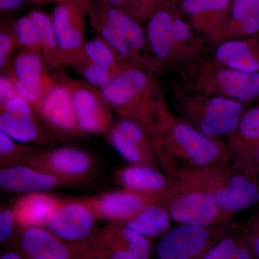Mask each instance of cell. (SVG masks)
I'll list each match as a JSON object with an SVG mask.
<instances>
[{
  "instance_id": "1",
  "label": "cell",
  "mask_w": 259,
  "mask_h": 259,
  "mask_svg": "<svg viewBox=\"0 0 259 259\" xmlns=\"http://www.w3.org/2000/svg\"><path fill=\"white\" fill-rule=\"evenodd\" d=\"M153 148L168 176L177 168L231 163L227 144L199 132L173 113L166 102L158 114Z\"/></svg>"
},
{
  "instance_id": "2",
  "label": "cell",
  "mask_w": 259,
  "mask_h": 259,
  "mask_svg": "<svg viewBox=\"0 0 259 259\" xmlns=\"http://www.w3.org/2000/svg\"><path fill=\"white\" fill-rule=\"evenodd\" d=\"M152 73L128 67L98 90L104 101L121 118L139 124L147 132L153 145L160 109L165 102Z\"/></svg>"
},
{
  "instance_id": "3",
  "label": "cell",
  "mask_w": 259,
  "mask_h": 259,
  "mask_svg": "<svg viewBox=\"0 0 259 259\" xmlns=\"http://www.w3.org/2000/svg\"><path fill=\"white\" fill-rule=\"evenodd\" d=\"M169 177L182 185L208 192L233 217L259 203V180L231 163L177 168Z\"/></svg>"
},
{
  "instance_id": "4",
  "label": "cell",
  "mask_w": 259,
  "mask_h": 259,
  "mask_svg": "<svg viewBox=\"0 0 259 259\" xmlns=\"http://www.w3.org/2000/svg\"><path fill=\"white\" fill-rule=\"evenodd\" d=\"M181 69L186 90L226 97L244 105L259 98V72L221 67L202 59Z\"/></svg>"
},
{
  "instance_id": "5",
  "label": "cell",
  "mask_w": 259,
  "mask_h": 259,
  "mask_svg": "<svg viewBox=\"0 0 259 259\" xmlns=\"http://www.w3.org/2000/svg\"><path fill=\"white\" fill-rule=\"evenodd\" d=\"M177 97L179 117L213 139L229 136L245 111L244 104L226 97L190 90L180 92Z\"/></svg>"
},
{
  "instance_id": "6",
  "label": "cell",
  "mask_w": 259,
  "mask_h": 259,
  "mask_svg": "<svg viewBox=\"0 0 259 259\" xmlns=\"http://www.w3.org/2000/svg\"><path fill=\"white\" fill-rule=\"evenodd\" d=\"M171 181V188L162 204L175 223L213 227L226 226L233 221L234 217L225 212L208 192L187 187L173 178Z\"/></svg>"
},
{
  "instance_id": "7",
  "label": "cell",
  "mask_w": 259,
  "mask_h": 259,
  "mask_svg": "<svg viewBox=\"0 0 259 259\" xmlns=\"http://www.w3.org/2000/svg\"><path fill=\"white\" fill-rule=\"evenodd\" d=\"M24 165L54 175L71 188L90 185L99 170L91 153L74 146L40 150Z\"/></svg>"
},
{
  "instance_id": "8",
  "label": "cell",
  "mask_w": 259,
  "mask_h": 259,
  "mask_svg": "<svg viewBox=\"0 0 259 259\" xmlns=\"http://www.w3.org/2000/svg\"><path fill=\"white\" fill-rule=\"evenodd\" d=\"M88 7V0H61L54 10L51 18L62 64L71 65L82 54Z\"/></svg>"
},
{
  "instance_id": "9",
  "label": "cell",
  "mask_w": 259,
  "mask_h": 259,
  "mask_svg": "<svg viewBox=\"0 0 259 259\" xmlns=\"http://www.w3.org/2000/svg\"><path fill=\"white\" fill-rule=\"evenodd\" d=\"M225 226L202 227L179 225L167 232L156 248L158 259H202L215 244L216 235Z\"/></svg>"
},
{
  "instance_id": "10",
  "label": "cell",
  "mask_w": 259,
  "mask_h": 259,
  "mask_svg": "<svg viewBox=\"0 0 259 259\" xmlns=\"http://www.w3.org/2000/svg\"><path fill=\"white\" fill-rule=\"evenodd\" d=\"M107 134L114 149L131 164L161 168L152 140L139 124L120 118Z\"/></svg>"
},
{
  "instance_id": "11",
  "label": "cell",
  "mask_w": 259,
  "mask_h": 259,
  "mask_svg": "<svg viewBox=\"0 0 259 259\" xmlns=\"http://www.w3.org/2000/svg\"><path fill=\"white\" fill-rule=\"evenodd\" d=\"M69 83L76 121L82 134H107L113 125V116L98 90L81 81Z\"/></svg>"
},
{
  "instance_id": "12",
  "label": "cell",
  "mask_w": 259,
  "mask_h": 259,
  "mask_svg": "<svg viewBox=\"0 0 259 259\" xmlns=\"http://www.w3.org/2000/svg\"><path fill=\"white\" fill-rule=\"evenodd\" d=\"M34 110L52 132L71 137L83 136L76 121L69 81L56 82Z\"/></svg>"
},
{
  "instance_id": "13",
  "label": "cell",
  "mask_w": 259,
  "mask_h": 259,
  "mask_svg": "<svg viewBox=\"0 0 259 259\" xmlns=\"http://www.w3.org/2000/svg\"><path fill=\"white\" fill-rule=\"evenodd\" d=\"M97 221L83 197L62 199L47 227L63 241L76 242L93 233Z\"/></svg>"
},
{
  "instance_id": "14",
  "label": "cell",
  "mask_w": 259,
  "mask_h": 259,
  "mask_svg": "<svg viewBox=\"0 0 259 259\" xmlns=\"http://www.w3.org/2000/svg\"><path fill=\"white\" fill-rule=\"evenodd\" d=\"M98 221L114 224H125L146 206L159 203V201L124 190L105 192L83 197Z\"/></svg>"
},
{
  "instance_id": "15",
  "label": "cell",
  "mask_w": 259,
  "mask_h": 259,
  "mask_svg": "<svg viewBox=\"0 0 259 259\" xmlns=\"http://www.w3.org/2000/svg\"><path fill=\"white\" fill-rule=\"evenodd\" d=\"M178 9L173 3L166 2L148 18L146 30L148 47L162 69L178 66L175 31Z\"/></svg>"
},
{
  "instance_id": "16",
  "label": "cell",
  "mask_w": 259,
  "mask_h": 259,
  "mask_svg": "<svg viewBox=\"0 0 259 259\" xmlns=\"http://www.w3.org/2000/svg\"><path fill=\"white\" fill-rule=\"evenodd\" d=\"M233 0H181L180 8L195 31L217 45Z\"/></svg>"
},
{
  "instance_id": "17",
  "label": "cell",
  "mask_w": 259,
  "mask_h": 259,
  "mask_svg": "<svg viewBox=\"0 0 259 259\" xmlns=\"http://www.w3.org/2000/svg\"><path fill=\"white\" fill-rule=\"evenodd\" d=\"M115 182L124 190L142 194L163 203L170 188L171 178L158 168L133 165L119 168L114 175Z\"/></svg>"
},
{
  "instance_id": "18",
  "label": "cell",
  "mask_w": 259,
  "mask_h": 259,
  "mask_svg": "<svg viewBox=\"0 0 259 259\" xmlns=\"http://www.w3.org/2000/svg\"><path fill=\"white\" fill-rule=\"evenodd\" d=\"M0 186L7 192L25 194L71 188L58 177L24 164L1 168Z\"/></svg>"
},
{
  "instance_id": "19",
  "label": "cell",
  "mask_w": 259,
  "mask_h": 259,
  "mask_svg": "<svg viewBox=\"0 0 259 259\" xmlns=\"http://www.w3.org/2000/svg\"><path fill=\"white\" fill-rule=\"evenodd\" d=\"M213 64L243 72H259V35L218 44Z\"/></svg>"
},
{
  "instance_id": "20",
  "label": "cell",
  "mask_w": 259,
  "mask_h": 259,
  "mask_svg": "<svg viewBox=\"0 0 259 259\" xmlns=\"http://www.w3.org/2000/svg\"><path fill=\"white\" fill-rule=\"evenodd\" d=\"M37 114L14 115L6 112L0 113V131L12 139L22 144L34 146H53L54 136L52 131Z\"/></svg>"
},
{
  "instance_id": "21",
  "label": "cell",
  "mask_w": 259,
  "mask_h": 259,
  "mask_svg": "<svg viewBox=\"0 0 259 259\" xmlns=\"http://www.w3.org/2000/svg\"><path fill=\"white\" fill-rule=\"evenodd\" d=\"M61 199L46 192L24 194L14 202L12 209L19 226L23 228L47 226Z\"/></svg>"
},
{
  "instance_id": "22",
  "label": "cell",
  "mask_w": 259,
  "mask_h": 259,
  "mask_svg": "<svg viewBox=\"0 0 259 259\" xmlns=\"http://www.w3.org/2000/svg\"><path fill=\"white\" fill-rule=\"evenodd\" d=\"M256 35H259V0H233L217 45L226 40Z\"/></svg>"
},
{
  "instance_id": "23",
  "label": "cell",
  "mask_w": 259,
  "mask_h": 259,
  "mask_svg": "<svg viewBox=\"0 0 259 259\" xmlns=\"http://www.w3.org/2000/svg\"><path fill=\"white\" fill-rule=\"evenodd\" d=\"M50 231L42 228H26L21 246L30 259H69V248Z\"/></svg>"
},
{
  "instance_id": "24",
  "label": "cell",
  "mask_w": 259,
  "mask_h": 259,
  "mask_svg": "<svg viewBox=\"0 0 259 259\" xmlns=\"http://www.w3.org/2000/svg\"><path fill=\"white\" fill-rule=\"evenodd\" d=\"M231 161L259 147V105L243 112L227 143Z\"/></svg>"
},
{
  "instance_id": "25",
  "label": "cell",
  "mask_w": 259,
  "mask_h": 259,
  "mask_svg": "<svg viewBox=\"0 0 259 259\" xmlns=\"http://www.w3.org/2000/svg\"><path fill=\"white\" fill-rule=\"evenodd\" d=\"M171 221L165 206L154 203L146 206L125 225L136 233L150 238L167 233Z\"/></svg>"
},
{
  "instance_id": "26",
  "label": "cell",
  "mask_w": 259,
  "mask_h": 259,
  "mask_svg": "<svg viewBox=\"0 0 259 259\" xmlns=\"http://www.w3.org/2000/svg\"><path fill=\"white\" fill-rule=\"evenodd\" d=\"M28 15L36 27L41 54L47 64L54 67L63 64L52 18L40 10H33Z\"/></svg>"
},
{
  "instance_id": "27",
  "label": "cell",
  "mask_w": 259,
  "mask_h": 259,
  "mask_svg": "<svg viewBox=\"0 0 259 259\" xmlns=\"http://www.w3.org/2000/svg\"><path fill=\"white\" fill-rule=\"evenodd\" d=\"M82 54L88 60L120 74L127 66L117 56L112 48L100 37L87 41Z\"/></svg>"
},
{
  "instance_id": "28",
  "label": "cell",
  "mask_w": 259,
  "mask_h": 259,
  "mask_svg": "<svg viewBox=\"0 0 259 259\" xmlns=\"http://www.w3.org/2000/svg\"><path fill=\"white\" fill-rule=\"evenodd\" d=\"M42 149L40 146L18 142L0 131L1 168L23 165Z\"/></svg>"
},
{
  "instance_id": "29",
  "label": "cell",
  "mask_w": 259,
  "mask_h": 259,
  "mask_svg": "<svg viewBox=\"0 0 259 259\" xmlns=\"http://www.w3.org/2000/svg\"><path fill=\"white\" fill-rule=\"evenodd\" d=\"M47 65L40 52L25 50L15 58L13 63V78L15 80L40 79L47 74Z\"/></svg>"
},
{
  "instance_id": "30",
  "label": "cell",
  "mask_w": 259,
  "mask_h": 259,
  "mask_svg": "<svg viewBox=\"0 0 259 259\" xmlns=\"http://www.w3.org/2000/svg\"><path fill=\"white\" fill-rule=\"evenodd\" d=\"M77 70L88 84L97 90H102L112 82L119 74L88 60L83 54L71 64Z\"/></svg>"
},
{
  "instance_id": "31",
  "label": "cell",
  "mask_w": 259,
  "mask_h": 259,
  "mask_svg": "<svg viewBox=\"0 0 259 259\" xmlns=\"http://www.w3.org/2000/svg\"><path fill=\"white\" fill-rule=\"evenodd\" d=\"M15 81L18 95L31 104L34 110L56 83L49 74L40 79Z\"/></svg>"
},
{
  "instance_id": "32",
  "label": "cell",
  "mask_w": 259,
  "mask_h": 259,
  "mask_svg": "<svg viewBox=\"0 0 259 259\" xmlns=\"http://www.w3.org/2000/svg\"><path fill=\"white\" fill-rule=\"evenodd\" d=\"M14 32L18 46H21L25 50L37 51L41 54L38 32L28 15L15 22Z\"/></svg>"
},
{
  "instance_id": "33",
  "label": "cell",
  "mask_w": 259,
  "mask_h": 259,
  "mask_svg": "<svg viewBox=\"0 0 259 259\" xmlns=\"http://www.w3.org/2000/svg\"><path fill=\"white\" fill-rule=\"evenodd\" d=\"M231 163L236 169L259 180V147Z\"/></svg>"
},
{
  "instance_id": "34",
  "label": "cell",
  "mask_w": 259,
  "mask_h": 259,
  "mask_svg": "<svg viewBox=\"0 0 259 259\" xmlns=\"http://www.w3.org/2000/svg\"><path fill=\"white\" fill-rule=\"evenodd\" d=\"M238 243L232 237L223 238L213 245L202 259H231Z\"/></svg>"
},
{
  "instance_id": "35",
  "label": "cell",
  "mask_w": 259,
  "mask_h": 259,
  "mask_svg": "<svg viewBox=\"0 0 259 259\" xmlns=\"http://www.w3.org/2000/svg\"><path fill=\"white\" fill-rule=\"evenodd\" d=\"M18 46L14 30L9 31L2 28L0 32V69L5 71L8 66L10 54Z\"/></svg>"
},
{
  "instance_id": "36",
  "label": "cell",
  "mask_w": 259,
  "mask_h": 259,
  "mask_svg": "<svg viewBox=\"0 0 259 259\" xmlns=\"http://www.w3.org/2000/svg\"><path fill=\"white\" fill-rule=\"evenodd\" d=\"M0 108L1 112L14 115H32L35 113L31 104L19 95L0 105Z\"/></svg>"
},
{
  "instance_id": "37",
  "label": "cell",
  "mask_w": 259,
  "mask_h": 259,
  "mask_svg": "<svg viewBox=\"0 0 259 259\" xmlns=\"http://www.w3.org/2000/svg\"><path fill=\"white\" fill-rule=\"evenodd\" d=\"M18 224L12 208H2L0 211V241L5 243L13 234L15 225Z\"/></svg>"
},
{
  "instance_id": "38",
  "label": "cell",
  "mask_w": 259,
  "mask_h": 259,
  "mask_svg": "<svg viewBox=\"0 0 259 259\" xmlns=\"http://www.w3.org/2000/svg\"><path fill=\"white\" fill-rule=\"evenodd\" d=\"M18 95L13 75L2 74L0 76V105Z\"/></svg>"
},
{
  "instance_id": "39",
  "label": "cell",
  "mask_w": 259,
  "mask_h": 259,
  "mask_svg": "<svg viewBox=\"0 0 259 259\" xmlns=\"http://www.w3.org/2000/svg\"><path fill=\"white\" fill-rule=\"evenodd\" d=\"M166 0H138L135 18H149Z\"/></svg>"
},
{
  "instance_id": "40",
  "label": "cell",
  "mask_w": 259,
  "mask_h": 259,
  "mask_svg": "<svg viewBox=\"0 0 259 259\" xmlns=\"http://www.w3.org/2000/svg\"><path fill=\"white\" fill-rule=\"evenodd\" d=\"M231 259H254V256L250 248L238 242L236 249L232 255Z\"/></svg>"
},
{
  "instance_id": "41",
  "label": "cell",
  "mask_w": 259,
  "mask_h": 259,
  "mask_svg": "<svg viewBox=\"0 0 259 259\" xmlns=\"http://www.w3.org/2000/svg\"><path fill=\"white\" fill-rule=\"evenodd\" d=\"M26 0H0V9L2 11H14L21 8Z\"/></svg>"
},
{
  "instance_id": "42",
  "label": "cell",
  "mask_w": 259,
  "mask_h": 259,
  "mask_svg": "<svg viewBox=\"0 0 259 259\" xmlns=\"http://www.w3.org/2000/svg\"><path fill=\"white\" fill-rule=\"evenodd\" d=\"M257 233H255L253 241H252V246L250 250L253 253V256L256 259H259V229L255 230Z\"/></svg>"
},
{
  "instance_id": "43",
  "label": "cell",
  "mask_w": 259,
  "mask_h": 259,
  "mask_svg": "<svg viewBox=\"0 0 259 259\" xmlns=\"http://www.w3.org/2000/svg\"><path fill=\"white\" fill-rule=\"evenodd\" d=\"M0 259H22V258L17 253H13V252H8V253L2 255Z\"/></svg>"
},
{
  "instance_id": "44",
  "label": "cell",
  "mask_w": 259,
  "mask_h": 259,
  "mask_svg": "<svg viewBox=\"0 0 259 259\" xmlns=\"http://www.w3.org/2000/svg\"><path fill=\"white\" fill-rule=\"evenodd\" d=\"M250 221H252V226L255 230L259 229V209L258 212L255 213L253 218Z\"/></svg>"
},
{
  "instance_id": "45",
  "label": "cell",
  "mask_w": 259,
  "mask_h": 259,
  "mask_svg": "<svg viewBox=\"0 0 259 259\" xmlns=\"http://www.w3.org/2000/svg\"><path fill=\"white\" fill-rule=\"evenodd\" d=\"M134 12H133L132 16L134 17L135 14H136V7H137V3L138 0H134Z\"/></svg>"
},
{
  "instance_id": "46",
  "label": "cell",
  "mask_w": 259,
  "mask_h": 259,
  "mask_svg": "<svg viewBox=\"0 0 259 259\" xmlns=\"http://www.w3.org/2000/svg\"><path fill=\"white\" fill-rule=\"evenodd\" d=\"M32 1L37 2V3H40V2H45V1H57L60 2L61 0H32Z\"/></svg>"
}]
</instances>
